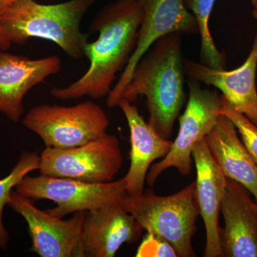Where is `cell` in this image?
<instances>
[{
  "instance_id": "6da1fadb",
  "label": "cell",
  "mask_w": 257,
  "mask_h": 257,
  "mask_svg": "<svg viewBox=\"0 0 257 257\" xmlns=\"http://www.w3.org/2000/svg\"><path fill=\"white\" fill-rule=\"evenodd\" d=\"M143 16L138 0H116L104 7L89 26L99 37L84 47V56L89 60L87 72L67 87L52 88L51 94L62 101L107 96L133 55Z\"/></svg>"
},
{
  "instance_id": "7a4b0ae2",
  "label": "cell",
  "mask_w": 257,
  "mask_h": 257,
  "mask_svg": "<svg viewBox=\"0 0 257 257\" xmlns=\"http://www.w3.org/2000/svg\"><path fill=\"white\" fill-rule=\"evenodd\" d=\"M181 35L169 34L147 51L121 97L133 103L145 96L149 124L165 140H170L186 99Z\"/></svg>"
},
{
  "instance_id": "3957f363",
  "label": "cell",
  "mask_w": 257,
  "mask_h": 257,
  "mask_svg": "<svg viewBox=\"0 0 257 257\" xmlns=\"http://www.w3.org/2000/svg\"><path fill=\"white\" fill-rule=\"evenodd\" d=\"M97 0H69L42 5L35 0H15L0 13V26L12 43L23 45L30 38L54 42L74 60L84 56L89 34L81 31V22Z\"/></svg>"
},
{
  "instance_id": "277c9868",
  "label": "cell",
  "mask_w": 257,
  "mask_h": 257,
  "mask_svg": "<svg viewBox=\"0 0 257 257\" xmlns=\"http://www.w3.org/2000/svg\"><path fill=\"white\" fill-rule=\"evenodd\" d=\"M194 188V182L168 196H159L151 190L138 195L126 194L120 203L144 230L169 241L178 256H195L192 237L199 213Z\"/></svg>"
},
{
  "instance_id": "5b68a950",
  "label": "cell",
  "mask_w": 257,
  "mask_h": 257,
  "mask_svg": "<svg viewBox=\"0 0 257 257\" xmlns=\"http://www.w3.org/2000/svg\"><path fill=\"white\" fill-rule=\"evenodd\" d=\"M23 124L37 134L45 146L68 149L104 136L109 119L100 106L86 101L71 106H34L24 118Z\"/></svg>"
},
{
  "instance_id": "8992f818",
  "label": "cell",
  "mask_w": 257,
  "mask_h": 257,
  "mask_svg": "<svg viewBox=\"0 0 257 257\" xmlns=\"http://www.w3.org/2000/svg\"><path fill=\"white\" fill-rule=\"evenodd\" d=\"M15 191L31 200L48 199L55 202L57 207L46 211L60 218L121 202L126 194L124 178L106 183H89L42 175H27L15 187Z\"/></svg>"
},
{
  "instance_id": "52a82bcc",
  "label": "cell",
  "mask_w": 257,
  "mask_h": 257,
  "mask_svg": "<svg viewBox=\"0 0 257 257\" xmlns=\"http://www.w3.org/2000/svg\"><path fill=\"white\" fill-rule=\"evenodd\" d=\"M122 165L119 140L105 134L92 141L68 149L47 147L40 155V175L89 182L114 181Z\"/></svg>"
},
{
  "instance_id": "ba28073f",
  "label": "cell",
  "mask_w": 257,
  "mask_h": 257,
  "mask_svg": "<svg viewBox=\"0 0 257 257\" xmlns=\"http://www.w3.org/2000/svg\"><path fill=\"white\" fill-rule=\"evenodd\" d=\"M221 109V96L215 90L202 89L198 81L191 79L189 100L179 118L178 135L169 153L149 171L146 179L149 185L152 187L158 177L171 167H175L182 175H190L193 149L215 126Z\"/></svg>"
},
{
  "instance_id": "9c48e42d",
  "label": "cell",
  "mask_w": 257,
  "mask_h": 257,
  "mask_svg": "<svg viewBox=\"0 0 257 257\" xmlns=\"http://www.w3.org/2000/svg\"><path fill=\"white\" fill-rule=\"evenodd\" d=\"M144 16L136 47L119 79L107 95L106 104L114 107L122 97L134 69L145 53L162 37L171 33L199 34L197 20L184 0H138Z\"/></svg>"
},
{
  "instance_id": "30bf717a",
  "label": "cell",
  "mask_w": 257,
  "mask_h": 257,
  "mask_svg": "<svg viewBox=\"0 0 257 257\" xmlns=\"http://www.w3.org/2000/svg\"><path fill=\"white\" fill-rule=\"evenodd\" d=\"M28 226L31 251L41 257H82L80 235L87 211L74 213L64 220L35 207L31 199L13 191L8 204Z\"/></svg>"
},
{
  "instance_id": "8fae6325",
  "label": "cell",
  "mask_w": 257,
  "mask_h": 257,
  "mask_svg": "<svg viewBox=\"0 0 257 257\" xmlns=\"http://www.w3.org/2000/svg\"><path fill=\"white\" fill-rule=\"evenodd\" d=\"M192 159L197 171L194 196L206 231L204 256H224L219 217L227 177L214 160L205 138L196 144Z\"/></svg>"
},
{
  "instance_id": "7c38bea8",
  "label": "cell",
  "mask_w": 257,
  "mask_h": 257,
  "mask_svg": "<svg viewBox=\"0 0 257 257\" xmlns=\"http://www.w3.org/2000/svg\"><path fill=\"white\" fill-rule=\"evenodd\" d=\"M183 65L190 79L219 89L228 102L257 127V34L249 55L238 68L214 69L190 60H184Z\"/></svg>"
},
{
  "instance_id": "4fadbf2b",
  "label": "cell",
  "mask_w": 257,
  "mask_h": 257,
  "mask_svg": "<svg viewBox=\"0 0 257 257\" xmlns=\"http://www.w3.org/2000/svg\"><path fill=\"white\" fill-rule=\"evenodd\" d=\"M143 231L120 202L87 211L81 231V255L114 256L124 243L140 239Z\"/></svg>"
},
{
  "instance_id": "5bb4252c",
  "label": "cell",
  "mask_w": 257,
  "mask_h": 257,
  "mask_svg": "<svg viewBox=\"0 0 257 257\" xmlns=\"http://www.w3.org/2000/svg\"><path fill=\"white\" fill-rule=\"evenodd\" d=\"M62 62L57 56L32 60L0 50V112L13 122L24 113L27 93L51 75L58 73Z\"/></svg>"
},
{
  "instance_id": "9a60e30c",
  "label": "cell",
  "mask_w": 257,
  "mask_h": 257,
  "mask_svg": "<svg viewBox=\"0 0 257 257\" xmlns=\"http://www.w3.org/2000/svg\"><path fill=\"white\" fill-rule=\"evenodd\" d=\"M248 193L241 184L227 178L221 206L224 256L257 257V214Z\"/></svg>"
},
{
  "instance_id": "2e32d148",
  "label": "cell",
  "mask_w": 257,
  "mask_h": 257,
  "mask_svg": "<svg viewBox=\"0 0 257 257\" xmlns=\"http://www.w3.org/2000/svg\"><path fill=\"white\" fill-rule=\"evenodd\" d=\"M117 106L126 118L130 132V166L124 177L126 194L138 195L144 192L150 166L169 153L173 142L162 138L146 122L133 103L121 99Z\"/></svg>"
},
{
  "instance_id": "e0dca14e",
  "label": "cell",
  "mask_w": 257,
  "mask_h": 257,
  "mask_svg": "<svg viewBox=\"0 0 257 257\" xmlns=\"http://www.w3.org/2000/svg\"><path fill=\"white\" fill-rule=\"evenodd\" d=\"M205 139L211 155L224 175L241 184L256 201L257 165L231 120L221 114Z\"/></svg>"
},
{
  "instance_id": "ac0fdd59",
  "label": "cell",
  "mask_w": 257,
  "mask_h": 257,
  "mask_svg": "<svg viewBox=\"0 0 257 257\" xmlns=\"http://www.w3.org/2000/svg\"><path fill=\"white\" fill-rule=\"evenodd\" d=\"M216 0H184L187 9L197 20L200 35L202 63L212 68L224 69L226 57L218 50L209 28V18Z\"/></svg>"
},
{
  "instance_id": "d6986e66",
  "label": "cell",
  "mask_w": 257,
  "mask_h": 257,
  "mask_svg": "<svg viewBox=\"0 0 257 257\" xmlns=\"http://www.w3.org/2000/svg\"><path fill=\"white\" fill-rule=\"evenodd\" d=\"M40 155L36 152H24L9 175L0 179V248L5 249L9 243V234L3 224L5 206L8 204L10 195L22 180L30 172L39 170Z\"/></svg>"
},
{
  "instance_id": "ffe728a7",
  "label": "cell",
  "mask_w": 257,
  "mask_h": 257,
  "mask_svg": "<svg viewBox=\"0 0 257 257\" xmlns=\"http://www.w3.org/2000/svg\"><path fill=\"white\" fill-rule=\"evenodd\" d=\"M221 114L231 120L241 136L243 145L257 165V127L246 117L233 107L222 95L221 96Z\"/></svg>"
},
{
  "instance_id": "44dd1931",
  "label": "cell",
  "mask_w": 257,
  "mask_h": 257,
  "mask_svg": "<svg viewBox=\"0 0 257 257\" xmlns=\"http://www.w3.org/2000/svg\"><path fill=\"white\" fill-rule=\"evenodd\" d=\"M138 257H177L175 248L169 241L159 235L148 233L137 252Z\"/></svg>"
},
{
  "instance_id": "7402d4cb",
  "label": "cell",
  "mask_w": 257,
  "mask_h": 257,
  "mask_svg": "<svg viewBox=\"0 0 257 257\" xmlns=\"http://www.w3.org/2000/svg\"><path fill=\"white\" fill-rule=\"evenodd\" d=\"M12 42L4 29L0 26V50H8L12 46Z\"/></svg>"
},
{
  "instance_id": "603a6c76",
  "label": "cell",
  "mask_w": 257,
  "mask_h": 257,
  "mask_svg": "<svg viewBox=\"0 0 257 257\" xmlns=\"http://www.w3.org/2000/svg\"><path fill=\"white\" fill-rule=\"evenodd\" d=\"M15 0H0V13L13 4Z\"/></svg>"
},
{
  "instance_id": "cb8c5ba5",
  "label": "cell",
  "mask_w": 257,
  "mask_h": 257,
  "mask_svg": "<svg viewBox=\"0 0 257 257\" xmlns=\"http://www.w3.org/2000/svg\"><path fill=\"white\" fill-rule=\"evenodd\" d=\"M251 5H252L253 10L257 11V0H251Z\"/></svg>"
},
{
  "instance_id": "d4e9b609",
  "label": "cell",
  "mask_w": 257,
  "mask_h": 257,
  "mask_svg": "<svg viewBox=\"0 0 257 257\" xmlns=\"http://www.w3.org/2000/svg\"><path fill=\"white\" fill-rule=\"evenodd\" d=\"M252 16L255 20H257V11H256V10H253Z\"/></svg>"
},
{
  "instance_id": "484cf974",
  "label": "cell",
  "mask_w": 257,
  "mask_h": 257,
  "mask_svg": "<svg viewBox=\"0 0 257 257\" xmlns=\"http://www.w3.org/2000/svg\"><path fill=\"white\" fill-rule=\"evenodd\" d=\"M254 207H255V210H256V214H257V200L256 201V202H254Z\"/></svg>"
}]
</instances>
